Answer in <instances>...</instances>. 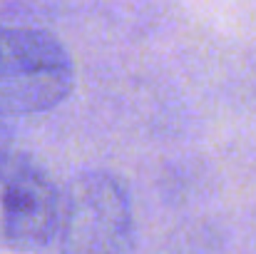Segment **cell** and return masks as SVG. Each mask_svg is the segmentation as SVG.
Returning a JSON list of instances; mask_svg holds the SVG:
<instances>
[{
	"label": "cell",
	"mask_w": 256,
	"mask_h": 254,
	"mask_svg": "<svg viewBox=\"0 0 256 254\" xmlns=\"http://www.w3.org/2000/svg\"><path fill=\"white\" fill-rule=\"evenodd\" d=\"M2 155H8V152H5V137H2V127H0V157Z\"/></svg>",
	"instance_id": "cell-4"
},
{
	"label": "cell",
	"mask_w": 256,
	"mask_h": 254,
	"mask_svg": "<svg viewBox=\"0 0 256 254\" xmlns=\"http://www.w3.org/2000/svg\"><path fill=\"white\" fill-rule=\"evenodd\" d=\"M75 87L68 48L38 28H0V122L48 112Z\"/></svg>",
	"instance_id": "cell-1"
},
{
	"label": "cell",
	"mask_w": 256,
	"mask_h": 254,
	"mask_svg": "<svg viewBox=\"0 0 256 254\" xmlns=\"http://www.w3.org/2000/svg\"><path fill=\"white\" fill-rule=\"evenodd\" d=\"M62 194L48 172L20 155L0 157V244L20 252L58 237Z\"/></svg>",
	"instance_id": "cell-3"
},
{
	"label": "cell",
	"mask_w": 256,
	"mask_h": 254,
	"mask_svg": "<svg viewBox=\"0 0 256 254\" xmlns=\"http://www.w3.org/2000/svg\"><path fill=\"white\" fill-rule=\"evenodd\" d=\"M62 254H132L134 212L124 184L110 172H85L62 194L58 229Z\"/></svg>",
	"instance_id": "cell-2"
}]
</instances>
